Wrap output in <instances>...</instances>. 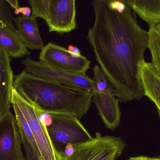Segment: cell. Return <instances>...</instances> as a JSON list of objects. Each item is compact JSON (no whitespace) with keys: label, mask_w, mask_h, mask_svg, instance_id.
<instances>
[{"label":"cell","mask_w":160,"mask_h":160,"mask_svg":"<svg viewBox=\"0 0 160 160\" xmlns=\"http://www.w3.org/2000/svg\"><path fill=\"white\" fill-rule=\"evenodd\" d=\"M111 1H93L95 21L87 38L118 98L128 102L144 95L141 72L148 34L138 24L129 6L119 12L111 7Z\"/></svg>","instance_id":"cell-1"},{"label":"cell","mask_w":160,"mask_h":160,"mask_svg":"<svg viewBox=\"0 0 160 160\" xmlns=\"http://www.w3.org/2000/svg\"><path fill=\"white\" fill-rule=\"evenodd\" d=\"M13 87L36 108L48 113H67L82 118L88 112L93 93L33 76L24 70L14 77Z\"/></svg>","instance_id":"cell-2"},{"label":"cell","mask_w":160,"mask_h":160,"mask_svg":"<svg viewBox=\"0 0 160 160\" xmlns=\"http://www.w3.org/2000/svg\"><path fill=\"white\" fill-rule=\"evenodd\" d=\"M70 146L71 152L63 153V160H116L123 153L126 144L119 137L97 133L89 140Z\"/></svg>","instance_id":"cell-3"},{"label":"cell","mask_w":160,"mask_h":160,"mask_svg":"<svg viewBox=\"0 0 160 160\" xmlns=\"http://www.w3.org/2000/svg\"><path fill=\"white\" fill-rule=\"evenodd\" d=\"M11 102L18 105L30 126L41 160H63V152L57 149L49 134L47 126L38 117L33 105L15 88L12 89Z\"/></svg>","instance_id":"cell-4"},{"label":"cell","mask_w":160,"mask_h":160,"mask_svg":"<svg viewBox=\"0 0 160 160\" xmlns=\"http://www.w3.org/2000/svg\"><path fill=\"white\" fill-rule=\"evenodd\" d=\"M51 123L47 126L54 144L67 146L79 143L92 138L76 116L67 113H50Z\"/></svg>","instance_id":"cell-5"},{"label":"cell","mask_w":160,"mask_h":160,"mask_svg":"<svg viewBox=\"0 0 160 160\" xmlns=\"http://www.w3.org/2000/svg\"><path fill=\"white\" fill-rule=\"evenodd\" d=\"M25 72L33 76L70 87L82 88L94 93L97 90L95 82L86 74L70 73L52 68L30 58L22 61Z\"/></svg>","instance_id":"cell-6"},{"label":"cell","mask_w":160,"mask_h":160,"mask_svg":"<svg viewBox=\"0 0 160 160\" xmlns=\"http://www.w3.org/2000/svg\"><path fill=\"white\" fill-rule=\"evenodd\" d=\"M40 62L66 72L85 74L90 68V61L83 55H74L64 48L49 43L41 49Z\"/></svg>","instance_id":"cell-7"},{"label":"cell","mask_w":160,"mask_h":160,"mask_svg":"<svg viewBox=\"0 0 160 160\" xmlns=\"http://www.w3.org/2000/svg\"><path fill=\"white\" fill-rule=\"evenodd\" d=\"M21 135L10 110L0 116V160H26Z\"/></svg>","instance_id":"cell-8"},{"label":"cell","mask_w":160,"mask_h":160,"mask_svg":"<svg viewBox=\"0 0 160 160\" xmlns=\"http://www.w3.org/2000/svg\"><path fill=\"white\" fill-rule=\"evenodd\" d=\"M46 22L49 32L64 33L76 29V0H50Z\"/></svg>","instance_id":"cell-9"},{"label":"cell","mask_w":160,"mask_h":160,"mask_svg":"<svg viewBox=\"0 0 160 160\" xmlns=\"http://www.w3.org/2000/svg\"><path fill=\"white\" fill-rule=\"evenodd\" d=\"M92 98L106 128L112 130L115 129L120 124L121 116L118 105L119 101L115 89L105 91L96 90L93 93Z\"/></svg>","instance_id":"cell-10"},{"label":"cell","mask_w":160,"mask_h":160,"mask_svg":"<svg viewBox=\"0 0 160 160\" xmlns=\"http://www.w3.org/2000/svg\"><path fill=\"white\" fill-rule=\"evenodd\" d=\"M14 80L10 56L0 46V116L10 110Z\"/></svg>","instance_id":"cell-11"},{"label":"cell","mask_w":160,"mask_h":160,"mask_svg":"<svg viewBox=\"0 0 160 160\" xmlns=\"http://www.w3.org/2000/svg\"><path fill=\"white\" fill-rule=\"evenodd\" d=\"M14 22L20 38L27 48L32 50L43 49L44 45L39 34L37 18L32 15H19L14 18Z\"/></svg>","instance_id":"cell-12"},{"label":"cell","mask_w":160,"mask_h":160,"mask_svg":"<svg viewBox=\"0 0 160 160\" xmlns=\"http://www.w3.org/2000/svg\"><path fill=\"white\" fill-rule=\"evenodd\" d=\"M141 78L144 95L156 104L160 117V74L152 63H143Z\"/></svg>","instance_id":"cell-13"},{"label":"cell","mask_w":160,"mask_h":160,"mask_svg":"<svg viewBox=\"0 0 160 160\" xmlns=\"http://www.w3.org/2000/svg\"><path fill=\"white\" fill-rule=\"evenodd\" d=\"M0 46L4 49L10 58H18L30 54L28 48L15 31L0 23Z\"/></svg>","instance_id":"cell-14"},{"label":"cell","mask_w":160,"mask_h":160,"mask_svg":"<svg viewBox=\"0 0 160 160\" xmlns=\"http://www.w3.org/2000/svg\"><path fill=\"white\" fill-rule=\"evenodd\" d=\"M148 48L154 67L160 74V22L149 26Z\"/></svg>","instance_id":"cell-15"},{"label":"cell","mask_w":160,"mask_h":160,"mask_svg":"<svg viewBox=\"0 0 160 160\" xmlns=\"http://www.w3.org/2000/svg\"><path fill=\"white\" fill-rule=\"evenodd\" d=\"M11 103L15 112V118L18 123L21 135L28 141L35 152L39 157V152L36 143L25 116L17 103L13 102H11Z\"/></svg>","instance_id":"cell-16"},{"label":"cell","mask_w":160,"mask_h":160,"mask_svg":"<svg viewBox=\"0 0 160 160\" xmlns=\"http://www.w3.org/2000/svg\"><path fill=\"white\" fill-rule=\"evenodd\" d=\"M32 10V15L45 21L48 19L50 0H28Z\"/></svg>","instance_id":"cell-17"},{"label":"cell","mask_w":160,"mask_h":160,"mask_svg":"<svg viewBox=\"0 0 160 160\" xmlns=\"http://www.w3.org/2000/svg\"><path fill=\"white\" fill-rule=\"evenodd\" d=\"M94 72L93 80L95 82L97 90L105 91L115 89L100 67L98 65L94 67Z\"/></svg>","instance_id":"cell-18"},{"label":"cell","mask_w":160,"mask_h":160,"mask_svg":"<svg viewBox=\"0 0 160 160\" xmlns=\"http://www.w3.org/2000/svg\"><path fill=\"white\" fill-rule=\"evenodd\" d=\"M14 18L4 0H0V23L13 31H18L14 26Z\"/></svg>","instance_id":"cell-19"},{"label":"cell","mask_w":160,"mask_h":160,"mask_svg":"<svg viewBox=\"0 0 160 160\" xmlns=\"http://www.w3.org/2000/svg\"><path fill=\"white\" fill-rule=\"evenodd\" d=\"M22 145L25 152L26 160H41L39 157L35 152L32 148L31 147L28 141L24 138L22 137Z\"/></svg>","instance_id":"cell-20"},{"label":"cell","mask_w":160,"mask_h":160,"mask_svg":"<svg viewBox=\"0 0 160 160\" xmlns=\"http://www.w3.org/2000/svg\"><path fill=\"white\" fill-rule=\"evenodd\" d=\"M31 13H32V8L28 7H19V8L15 9L14 13L16 15H19L20 13H22V15L26 17L31 16Z\"/></svg>","instance_id":"cell-21"},{"label":"cell","mask_w":160,"mask_h":160,"mask_svg":"<svg viewBox=\"0 0 160 160\" xmlns=\"http://www.w3.org/2000/svg\"><path fill=\"white\" fill-rule=\"evenodd\" d=\"M126 160H160V158H150L146 156H141L131 157Z\"/></svg>","instance_id":"cell-22"},{"label":"cell","mask_w":160,"mask_h":160,"mask_svg":"<svg viewBox=\"0 0 160 160\" xmlns=\"http://www.w3.org/2000/svg\"><path fill=\"white\" fill-rule=\"evenodd\" d=\"M68 51L71 52L72 54L74 55H77V56H81L82 55L81 54V52L80 50L75 46H72V45H69L68 48Z\"/></svg>","instance_id":"cell-23"},{"label":"cell","mask_w":160,"mask_h":160,"mask_svg":"<svg viewBox=\"0 0 160 160\" xmlns=\"http://www.w3.org/2000/svg\"><path fill=\"white\" fill-rule=\"evenodd\" d=\"M4 1L8 2L10 6L14 9H17L20 7L18 0H4Z\"/></svg>","instance_id":"cell-24"},{"label":"cell","mask_w":160,"mask_h":160,"mask_svg":"<svg viewBox=\"0 0 160 160\" xmlns=\"http://www.w3.org/2000/svg\"><path fill=\"white\" fill-rule=\"evenodd\" d=\"M119 1L123 2V3H124L126 4V5H128V6L130 7V3L128 0H119Z\"/></svg>","instance_id":"cell-25"}]
</instances>
